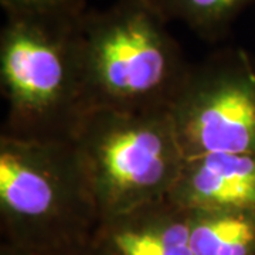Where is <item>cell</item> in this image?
<instances>
[{
	"mask_svg": "<svg viewBox=\"0 0 255 255\" xmlns=\"http://www.w3.org/2000/svg\"><path fill=\"white\" fill-rule=\"evenodd\" d=\"M169 21L177 20L206 41L226 37L236 18L254 0H153Z\"/></svg>",
	"mask_w": 255,
	"mask_h": 255,
	"instance_id": "9c48e42d",
	"label": "cell"
},
{
	"mask_svg": "<svg viewBox=\"0 0 255 255\" xmlns=\"http://www.w3.org/2000/svg\"><path fill=\"white\" fill-rule=\"evenodd\" d=\"M92 244L102 255H193L189 210L163 199L101 220Z\"/></svg>",
	"mask_w": 255,
	"mask_h": 255,
	"instance_id": "8992f818",
	"label": "cell"
},
{
	"mask_svg": "<svg viewBox=\"0 0 255 255\" xmlns=\"http://www.w3.org/2000/svg\"><path fill=\"white\" fill-rule=\"evenodd\" d=\"M0 255H38L31 253V251H27V250H23L20 247L13 246V244H9V243H4L1 241V246H0Z\"/></svg>",
	"mask_w": 255,
	"mask_h": 255,
	"instance_id": "7c38bea8",
	"label": "cell"
},
{
	"mask_svg": "<svg viewBox=\"0 0 255 255\" xmlns=\"http://www.w3.org/2000/svg\"><path fill=\"white\" fill-rule=\"evenodd\" d=\"M167 199L186 210L255 211V153H209L184 159Z\"/></svg>",
	"mask_w": 255,
	"mask_h": 255,
	"instance_id": "52a82bcc",
	"label": "cell"
},
{
	"mask_svg": "<svg viewBox=\"0 0 255 255\" xmlns=\"http://www.w3.org/2000/svg\"><path fill=\"white\" fill-rule=\"evenodd\" d=\"M70 142L100 221L167 199L184 162L170 111L92 108Z\"/></svg>",
	"mask_w": 255,
	"mask_h": 255,
	"instance_id": "277c9868",
	"label": "cell"
},
{
	"mask_svg": "<svg viewBox=\"0 0 255 255\" xmlns=\"http://www.w3.org/2000/svg\"><path fill=\"white\" fill-rule=\"evenodd\" d=\"M1 241L38 255L90 241L100 214L70 140L0 136Z\"/></svg>",
	"mask_w": 255,
	"mask_h": 255,
	"instance_id": "3957f363",
	"label": "cell"
},
{
	"mask_svg": "<svg viewBox=\"0 0 255 255\" xmlns=\"http://www.w3.org/2000/svg\"><path fill=\"white\" fill-rule=\"evenodd\" d=\"M184 159L209 153H255V61L220 48L191 64L170 108Z\"/></svg>",
	"mask_w": 255,
	"mask_h": 255,
	"instance_id": "5b68a950",
	"label": "cell"
},
{
	"mask_svg": "<svg viewBox=\"0 0 255 255\" xmlns=\"http://www.w3.org/2000/svg\"><path fill=\"white\" fill-rule=\"evenodd\" d=\"M189 246L193 255H255V211L189 210Z\"/></svg>",
	"mask_w": 255,
	"mask_h": 255,
	"instance_id": "ba28073f",
	"label": "cell"
},
{
	"mask_svg": "<svg viewBox=\"0 0 255 255\" xmlns=\"http://www.w3.org/2000/svg\"><path fill=\"white\" fill-rule=\"evenodd\" d=\"M153 0H115L81 18V60L88 107L170 111L190 71Z\"/></svg>",
	"mask_w": 255,
	"mask_h": 255,
	"instance_id": "6da1fadb",
	"label": "cell"
},
{
	"mask_svg": "<svg viewBox=\"0 0 255 255\" xmlns=\"http://www.w3.org/2000/svg\"><path fill=\"white\" fill-rule=\"evenodd\" d=\"M0 6L4 16L20 14L78 18L88 10L85 0H0Z\"/></svg>",
	"mask_w": 255,
	"mask_h": 255,
	"instance_id": "30bf717a",
	"label": "cell"
},
{
	"mask_svg": "<svg viewBox=\"0 0 255 255\" xmlns=\"http://www.w3.org/2000/svg\"><path fill=\"white\" fill-rule=\"evenodd\" d=\"M50 255H102L97 250V247L92 244V238L87 243H81V244H77V246H71L60 250L54 254Z\"/></svg>",
	"mask_w": 255,
	"mask_h": 255,
	"instance_id": "8fae6325",
	"label": "cell"
},
{
	"mask_svg": "<svg viewBox=\"0 0 255 255\" xmlns=\"http://www.w3.org/2000/svg\"><path fill=\"white\" fill-rule=\"evenodd\" d=\"M81 17L7 14L0 30V136L70 140L90 111L81 60Z\"/></svg>",
	"mask_w": 255,
	"mask_h": 255,
	"instance_id": "7a4b0ae2",
	"label": "cell"
}]
</instances>
